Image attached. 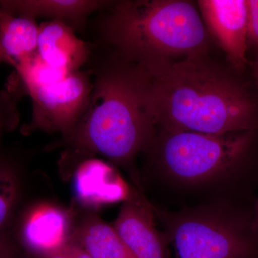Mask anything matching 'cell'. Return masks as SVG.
<instances>
[{
  "label": "cell",
  "mask_w": 258,
  "mask_h": 258,
  "mask_svg": "<svg viewBox=\"0 0 258 258\" xmlns=\"http://www.w3.org/2000/svg\"><path fill=\"white\" fill-rule=\"evenodd\" d=\"M144 69L159 129L208 134L257 129L258 107L247 88L205 56Z\"/></svg>",
  "instance_id": "1"
},
{
  "label": "cell",
  "mask_w": 258,
  "mask_h": 258,
  "mask_svg": "<svg viewBox=\"0 0 258 258\" xmlns=\"http://www.w3.org/2000/svg\"><path fill=\"white\" fill-rule=\"evenodd\" d=\"M92 72L88 106L64 142L116 164H131L139 153L147 152L157 132L150 78L120 56Z\"/></svg>",
  "instance_id": "2"
},
{
  "label": "cell",
  "mask_w": 258,
  "mask_h": 258,
  "mask_svg": "<svg viewBox=\"0 0 258 258\" xmlns=\"http://www.w3.org/2000/svg\"><path fill=\"white\" fill-rule=\"evenodd\" d=\"M107 9L103 36L129 62L148 69L176 57L206 56L208 35L191 2L123 0Z\"/></svg>",
  "instance_id": "3"
},
{
  "label": "cell",
  "mask_w": 258,
  "mask_h": 258,
  "mask_svg": "<svg viewBox=\"0 0 258 258\" xmlns=\"http://www.w3.org/2000/svg\"><path fill=\"white\" fill-rule=\"evenodd\" d=\"M255 131L208 134L159 129L147 152L158 170L183 186L213 184L240 170Z\"/></svg>",
  "instance_id": "4"
},
{
  "label": "cell",
  "mask_w": 258,
  "mask_h": 258,
  "mask_svg": "<svg viewBox=\"0 0 258 258\" xmlns=\"http://www.w3.org/2000/svg\"><path fill=\"white\" fill-rule=\"evenodd\" d=\"M153 208L172 258H258L251 216L230 205H205L174 212Z\"/></svg>",
  "instance_id": "5"
},
{
  "label": "cell",
  "mask_w": 258,
  "mask_h": 258,
  "mask_svg": "<svg viewBox=\"0 0 258 258\" xmlns=\"http://www.w3.org/2000/svg\"><path fill=\"white\" fill-rule=\"evenodd\" d=\"M92 75V70L76 71L61 82L27 90L32 100V118L22 127V133L42 130L58 132L67 138L88 106L93 88Z\"/></svg>",
  "instance_id": "6"
},
{
  "label": "cell",
  "mask_w": 258,
  "mask_h": 258,
  "mask_svg": "<svg viewBox=\"0 0 258 258\" xmlns=\"http://www.w3.org/2000/svg\"><path fill=\"white\" fill-rule=\"evenodd\" d=\"M113 228L135 258H170L164 232L155 225L153 205L135 191L120 208Z\"/></svg>",
  "instance_id": "7"
},
{
  "label": "cell",
  "mask_w": 258,
  "mask_h": 258,
  "mask_svg": "<svg viewBox=\"0 0 258 258\" xmlns=\"http://www.w3.org/2000/svg\"><path fill=\"white\" fill-rule=\"evenodd\" d=\"M198 4L203 20L227 58L237 69H243L247 58V0H201Z\"/></svg>",
  "instance_id": "8"
},
{
  "label": "cell",
  "mask_w": 258,
  "mask_h": 258,
  "mask_svg": "<svg viewBox=\"0 0 258 258\" xmlns=\"http://www.w3.org/2000/svg\"><path fill=\"white\" fill-rule=\"evenodd\" d=\"M72 232L69 212L42 204L25 214L20 225V240L28 252L44 258L62 251L69 244Z\"/></svg>",
  "instance_id": "9"
},
{
  "label": "cell",
  "mask_w": 258,
  "mask_h": 258,
  "mask_svg": "<svg viewBox=\"0 0 258 258\" xmlns=\"http://www.w3.org/2000/svg\"><path fill=\"white\" fill-rule=\"evenodd\" d=\"M77 150L81 160L74 173V189L80 203L98 208L128 198L132 191L113 166L91 153Z\"/></svg>",
  "instance_id": "10"
},
{
  "label": "cell",
  "mask_w": 258,
  "mask_h": 258,
  "mask_svg": "<svg viewBox=\"0 0 258 258\" xmlns=\"http://www.w3.org/2000/svg\"><path fill=\"white\" fill-rule=\"evenodd\" d=\"M91 52L89 45L67 24L51 20L39 25L37 53L50 66L70 72L81 71Z\"/></svg>",
  "instance_id": "11"
},
{
  "label": "cell",
  "mask_w": 258,
  "mask_h": 258,
  "mask_svg": "<svg viewBox=\"0 0 258 258\" xmlns=\"http://www.w3.org/2000/svg\"><path fill=\"white\" fill-rule=\"evenodd\" d=\"M111 3L97 0H1L0 9L35 20L41 17L57 20L76 30L85 26L90 15L105 9Z\"/></svg>",
  "instance_id": "12"
},
{
  "label": "cell",
  "mask_w": 258,
  "mask_h": 258,
  "mask_svg": "<svg viewBox=\"0 0 258 258\" xmlns=\"http://www.w3.org/2000/svg\"><path fill=\"white\" fill-rule=\"evenodd\" d=\"M70 242L78 244L93 258H135L113 226L90 215L73 231Z\"/></svg>",
  "instance_id": "13"
},
{
  "label": "cell",
  "mask_w": 258,
  "mask_h": 258,
  "mask_svg": "<svg viewBox=\"0 0 258 258\" xmlns=\"http://www.w3.org/2000/svg\"><path fill=\"white\" fill-rule=\"evenodd\" d=\"M38 35L39 25L35 19L0 9V45L15 63L37 53Z\"/></svg>",
  "instance_id": "14"
},
{
  "label": "cell",
  "mask_w": 258,
  "mask_h": 258,
  "mask_svg": "<svg viewBox=\"0 0 258 258\" xmlns=\"http://www.w3.org/2000/svg\"><path fill=\"white\" fill-rule=\"evenodd\" d=\"M15 69L23 83L25 93L30 88L44 87L61 82L74 73L50 66L42 60L38 53L18 62Z\"/></svg>",
  "instance_id": "15"
},
{
  "label": "cell",
  "mask_w": 258,
  "mask_h": 258,
  "mask_svg": "<svg viewBox=\"0 0 258 258\" xmlns=\"http://www.w3.org/2000/svg\"><path fill=\"white\" fill-rule=\"evenodd\" d=\"M24 95H26L25 88L15 71L0 91V137L14 130L20 123L18 104Z\"/></svg>",
  "instance_id": "16"
},
{
  "label": "cell",
  "mask_w": 258,
  "mask_h": 258,
  "mask_svg": "<svg viewBox=\"0 0 258 258\" xmlns=\"http://www.w3.org/2000/svg\"><path fill=\"white\" fill-rule=\"evenodd\" d=\"M16 172L8 161L0 159V234L9 220L18 195Z\"/></svg>",
  "instance_id": "17"
},
{
  "label": "cell",
  "mask_w": 258,
  "mask_h": 258,
  "mask_svg": "<svg viewBox=\"0 0 258 258\" xmlns=\"http://www.w3.org/2000/svg\"><path fill=\"white\" fill-rule=\"evenodd\" d=\"M247 47H252L258 52V0H247Z\"/></svg>",
  "instance_id": "18"
},
{
  "label": "cell",
  "mask_w": 258,
  "mask_h": 258,
  "mask_svg": "<svg viewBox=\"0 0 258 258\" xmlns=\"http://www.w3.org/2000/svg\"><path fill=\"white\" fill-rule=\"evenodd\" d=\"M0 258H19L16 246L6 232L0 234Z\"/></svg>",
  "instance_id": "19"
},
{
  "label": "cell",
  "mask_w": 258,
  "mask_h": 258,
  "mask_svg": "<svg viewBox=\"0 0 258 258\" xmlns=\"http://www.w3.org/2000/svg\"><path fill=\"white\" fill-rule=\"evenodd\" d=\"M64 251L69 258H93L78 244L71 242L64 247Z\"/></svg>",
  "instance_id": "20"
},
{
  "label": "cell",
  "mask_w": 258,
  "mask_h": 258,
  "mask_svg": "<svg viewBox=\"0 0 258 258\" xmlns=\"http://www.w3.org/2000/svg\"><path fill=\"white\" fill-rule=\"evenodd\" d=\"M251 222H252V228L258 237V199L254 205L252 215H251Z\"/></svg>",
  "instance_id": "21"
},
{
  "label": "cell",
  "mask_w": 258,
  "mask_h": 258,
  "mask_svg": "<svg viewBox=\"0 0 258 258\" xmlns=\"http://www.w3.org/2000/svg\"><path fill=\"white\" fill-rule=\"evenodd\" d=\"M0 63L10 64V66H13L14 68L15 67V64H16L13 59L10 58V57L7 55L1 45H0Z\"/></svg>",
  "instance_id": "22"
},
{
  "label": "cell",
  "mask_w": 258,
  "mask_h": 258,
  "mask_svg": "<svg viewBox=\"0 0 258 258\" xmlns=\"http://www.w3.org/2000/svg\"><path fill=\"white\" fill-rule=\"evenodd\" d=\"M44 258H69L68 257L67 254L64 252V249L60 252H57V253L52 254V255L48 256V257Z\"/></svg>",
  "instance_id": "23"
},
{
  "label": "cell",
  "mask_w": 258,
  "mask_h": 258,
  "mask_svg": "<svg viewBox=\"0 0 258 258\" xmlns=\"http://www.w3.org/2000/svg\"><path fill=\"white\" fill-rule=\"evenodd\" d=\"M252 69H253L254 77H255L256 80H257L258 83V60L252 62Z\"/></svg>",
  "instance_id": "24"
}]
</instances>
